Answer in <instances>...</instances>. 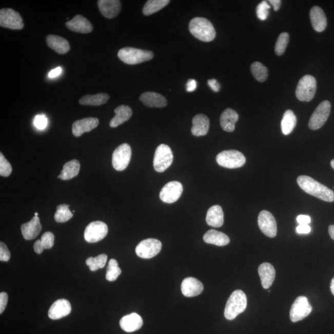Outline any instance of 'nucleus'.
Masks as SVG:
<instances>
[{
	"label": "nucleus",
	"mask_w": 334,
	"mask_h": 334,
	"mask_svg": "<svg viewBox=\"0 0 334 334\" xmlns=\"http://www.w3.org/2000/svg\"><path fill=\"white\" fill-rule=\"evenodd\" d=\"M297 183L304 191L320 200L332 203L334 201V192L327 186L319 183L311 177L301 175L298 178Z\"/></svg>",
	"instance_id": "nucleus-1"
},
{
	"label": "nucleus",
	"mask_w": 334,
	"mask_h": 334,
	"mask_svg": "<svg viewBox=\"0 0 334 334\" xmlns=\"http://www.w3.org/2000/svg\"><path fill=\"white\" fill-rule=\"evenodd\" d=\"M189 29L191 34L201 41L209 42L215 37V30L212 24L206 18H193L189 23Z\"/></svg>",
	"instance_id": "nucleus-2"
},
{
	"label": "nucleus",
	"mask_w": 334,
	"mask_h": 334,
	"mask_svg": "<svg viewBox=\"0 0 334 334\" xmlns=\"http://www.w3.org/2000/svg\"><path fill=\"white\" fill-rule=\"evenodd\" d=\"M247 306V297L242 290H235L231 293L225 306L224 316L228 320H233L242 313Z\"/></svg>",
	"instance_id": "nucleus-3"
},
{
	"label": "nucleus",
	"mask_w": 334,
	"mask_h": 334,
	"mask_svg": "<svg viewBox=\"0 0 334 334\" xmlns=\"http://www.w3.org/2000/svg\"><path fill=\"white\" fill-rule=\"evenodd\" d=\"M118 56L126 64L133 65L149 61L153 58V54L150 51L133 47H125L119 50Z\"/></svg>",
	"instance_id": "nucleus-4"
},
{
	"label": "nucleus",
	"mask_w": 334,
	"mask_h": 334,
	"mask_svg": "<svg viewBox=\"0 0 334 334\" xmlns=\"http://www.w3.org/2000/svg\"><path fill=\"white\" fill-rule=\"evenodd\" d=\"M216 161L220 166L227 168H240L246 163L245 155L235 150H224L219 153Z\"/></svg>",
	"instance_id": "nucleus-5"
},
{
	"label": "nucleus",
	"mask_w": 334,
	"mask_h": 334,
	"mask_svg": "<svg viewBox=\"0 0 334 334\" xmlns=\"http://www.w3.org/2000/svg\"><path fill=\"white\" fill-rule=\"evenodd\" d=\"M317 89V80L313 76L306 75L298 84L296 89L297 97L300 101H311L315 97Z\"/></svg>",
	"instance_id": "nucleus-6"
},
{
	"label": "nucleus",
	"mask_w": 334,
	"mask_h": 334,
	"mask_svg": "<svg viewBox=\"0 0 334 334\" xmlns=\"http://www.w3.org/2000/svg\"><path fill=\"white\" fill-rule=\"evenodd\" d=\"M173 155L170 147L161 144L156 149L153 158V167L158 172H164L172 164Z\"/></svg>",
	"instance_id": "nucleus-7"
},
{
	"label": "nucleus",
	"mask_w": 334,
	"mask_h": 334,
	"mask_svg": "<svg viewBox=\"0 0 334 334\" xmlns=\"http://www.w3.org/2000/svg\"><path fill=\"white\" fill-rule=\"evenodd\" d=\"M0 26L12 30H21L24 28L22 17L18 12L11 8H3L0 11Z\"/></svg>",
	"instance_id": "nucleus-8"
},
{
	"label": "nucleus",
	"mask_w": 334,
	"mask_h": 334,
	"mask_svg": "<svg viewBox=\"0 0 334 334\" xmlns=\"http://www.w3.org/2000/svg\"><path fill=\"white\" fill-rule=\"evenodd\" d=\"M331 104L329 101H324L318 105L312 113L309 122V127L312 130H317L323 127L329 117Z\"/></svg>",
	"instance_id": "nucleus-9"
},
{
	"label": "nucleus",
	"mask_w": 334,
	"mask_h": 334,
	"mask_svg": "<svg viewBox=\"0 0 334 334\" xmlns=\"http://www.w3.org/2000/svg\"><path fill=\"white\" fill-rule=\"evenodd\" d=\"M131 149L128 144L116 147L112 155L113 167L117 171H123L128 167L131 158Z\"/></svg>",
	"instance_id": "nucleus-10"
},
{
	"label": "nucleus",
	"mask_w": 334,
	"mask_h": 334,
	"mask_svg": "<svg viewBox=\"0 0 334 334\" xmlns=\"http://www.w3.org/2000/svg\"><path fill=\"white\" fill-rule=\"evenodd\" d=\"M312 306L310 305L308 299L304 296L297 298L291 305L290 311V318L291 321L297 323L303 320L311 313Z\"/></svg>",
	"instance_id": "nucleus-11"
},
{
	"label": "nucleus",
	"mask_w": 334,
	"mask_h": 334,
	"mask_svg": "<svg viewBox=\"0 0 334 334\" xmlns=\"http://www.w3.org/2000/svg\"><path fill=\"white\" fill-rule=\"evenodd\" d=\"M162 246V243L157 239L144 240L136 246V253L141 258H152L161 252Z\"/></svg>",
	"instance_id": "nucleus-12"
},
{
	"label": "nucleus",
	"mask_w": 334,
	"mask_h": 334,
	"mask_svg": "<svg viewBox=\"0 0 334 334\" xmlns=\"http://www.w3.org/2000/svg\"><path fill=\"white\" fill-rule=\"evenodd\" d=\"M107 224L101 221L91 222L86 228L84 239L88 243H97L103 240L108 233Z\"/></svg>",
	"instance_id": "nucleus-13"
},
{
	"label": "nucleus",
	"mask_w": 334,
	"mask_h": 334,
	"mask_svg": "<svg viewBox=\"0 0 334 334\" xmlns=\"http://www.w3.org/2000/svg\"><path fill=\"white\" fill-rule=\"evenodd\" d=\"M258 225L265 235L274 238L278 233V227L274 217L267 210H263L258 217Z\"/></svg>",
	"instance_id": "nucleus-14"
},
{
	"label": "nucleus",
	"mask_w": 334,
	"mask_h": 334,
	"mask_svg": "<svg viewBox=\"0 0 334 334\" xmlns=\"http://www.w3.org/2000/svg\"><path fill=\"white\" fill-rule=\"evenodd\" d=\"M183 186L179 182L173 181L167 183L160 192V198L164 203L171 204L179 200L183 193Z\"/></svg>",
	"instance_id": "nucleus-15"
},
{
	"label": "nucleus",
	"mask_w": 334,
	"mask_h": 334,
	"mask_svg": "<svg viewBox=\"0 0 334 334\" xmlns=\"http://www.w3.org/2000/svg\"><path fill=\"white\" fill-rule=\"evenodd\" d=\"M97 5L101 13L108 19L115 17L121 11V2L119 0H99Z\"/></svg>",
	"instance_id": "nucleus-16"
},
{
	"label": "nucleus",
	"mask_w": 334,
	"mask_h": 334,
	"mask_svg": "<svg viewBox=\"0 0 334 334\" xmlns=\"http://www.w3.org/2000/svg\"><path fill=\"white\" fill-rule=\"evenodd\" d=\"M71 305L69 301L65 299L56 300L51 306L49 311V317L53 320H60L70 314Z\"/></svg>",
	"instance_id": "nucleus-17"
},
{
	"label": "nucleus",
	"mask_w": 334,
	"mask_h": 334,
	"mask_svg": "<svg viewBox=\"0 0 334 334\" xmlns=\"http://www.w3.org/2000/svg\"><path fill=\"white\" fill-rule=\"evenodd\" d=\"M66 26L70 31L81 33V34H88L93 30V26L90 21L85 17L78 14L73 19L68 21Z\"/></svg>",
	"instance_id": "nucleus-18"
},
{
	"label": "nucleus",
	"mask_w": 334,
	"mask_h": 334,
	"mask_svg": "<svg viewBox=\"0 0 334 334\" xmlns=\"http://www.w3.org/2000/svg\"><path fill=\"white\" fill-rule=\"evenodd\" d=\"M182 292L185 297H194L203 292L204 286L197 279L188 278L183 280L181 285Z\"/></svg>",
	"instance_id": "nucleus-19"
},
{
	"label": "nucleus",
	"mask_w": 334,
	"mask_h": 334,
	"mask_svg": "<svg viewBox=\"0 0 334 334\" xmlns=\"http://www.w3.org/2000/svg\"><path fill=\"white\" fill-rule=\"evenodd\" d=\"M99 121L97 119L86 118L74 122L72 126V131L74 136L80 137L84 132H88L97 127Z\"/></svg>",
	"instance_id": "nucleus-20"
},
{
	"label": "nucleus",
	"mask_w": 334,
	"mask_h": 334,
	"mask_svg": "<svg viewBox=\"0 0 334 334\" xmlns=\"http://www.w3.org/2000/svg\"><path fill=\"white\" fill-rule=\"evenodd\" d=\"M42 228L40 219L34 216L29 222L21 225V232L25 239L32 240L40 234Z\"/></svg>",
	"instance_id": "nucleus-21"
},
{
	"label": "nucleus",
	"mask_w": 334,
	"mask_h": 334,
	"mask_svg": "<svg viewBox=\"0 0 334 334\" xmlns=\"http://www.w3.org/2000/svg\"><path fill=\"white\" fill-rule=\"evenodd\" d=\"M120 327L126 332H133L141 329L143 325L142 318L137 313L125 316L120 321Z\"/></svg>",
	"instance_id": "nucleus-22"
},
{
	"label": "nucleus",
	"mask_w": 334,
	"mask_h": 334,
	"mask_svg": "<svg viewBox=\"0 0 334 334\" xmlns=\"http://www.w3.org/2000/svg\"><path fill=\"white\" fill-rule=\"evenodd\" d=\"M258 272L262 286L264 289H269L271 287L276 278L274 267L270 263H263L259 267Z\"/></svg>",
	"instance_id": "nucleus-23"
},
{
	"label": "nucleus",
	"mask_w": 334,
	"mask_h": 334,
	"mask_svg": "<svg viewBox=\"0 0 334 334\" xmlns=\"http://www.w3.org/2000/svg\"><path fill=\"white\" fill-rule=\"evenodd\" d=\"M209 126L208 117L204 114H198L192 119V134L198 137L205 136L208 132Z\"/></svg>",
	"instance_id": "nucleus-24"
},
{
	"label": "nucleus",
	"mask_w": 334,
	"mask_h": 334,
	"mask_svg": "<svg viewBox=\"0 0 334 334\" xmlns=\"http://www.w3.org/2000/svg\"><path fill=\"white\" fill-rule=\"evenodd\" d=\"M310 19L316 31L322 32L327 27V18L324 12L320 7H314L310 11Z\"/></svg>",
	"instance_id": "nucleus-25"
},
{
	"label": "nucleus",
	"mask_w": 334,
	"mask_h": 334,
	"mask_svg": "<svg viewBox=\"0 0 334 334\" xmlns=\"http://www.w3.org/2000/svg\"><path fill=\"white\" fill-rule=\"evenodd\" d=\"M140 99L144 105L148 107L164 108L167 105V99L156 92H144L140 96Z\"/></svg>",
	"instance_id": "nucleus-26"
},
{
	"label": "nucleus",
	"mask_w": 334,
	"mask_h": 334,
	"mask_svg": "<svg viewBox=\"0 0 334 334\" xmlns=\"http://www.w3.org/2000/svg\"><path fill=\"white\" fill-rule=\"evenodd\" d=\"M239 118L237 111L231 108H227L223 111L220 118L221 127L225 131L233 132L235 129V124Z\"/></svg>",
	"instance_id": "nucleus-27"
},
{
	"label": "nucleus",
	"mask_w": 334,
	"mask_h": 334,
	"mask_svg": "<svg viewBox=\"0 0 334 334\" xmlns=\"http://www.w3.org/2000/svg\"><path fill=\"white\" fill-rule=\"evenodd\" d=\"M47 46L59 54L67 53L70 50V44L65 38L55 35H48L46 38Z\"/></svg>",
	"instance_id": "nucleus-28"
},
{
	"label": "nucleus",
	"mask_w": 334,
	"mask_h": 334,
	"mask_svg": "<svg viewBox=\"0 0 334 334\" xmlns=\"http://www.w3.org/2000/svg\"><path fill=\"white\" fill-rule=\"evenodd\" d=\"M116 115L111 120L110 126L111 128H116L123 124L131 119L132 115L131 108L128 105H120L115 109Z\"/></svg>",
	"instance_id": "nucleus-29"
},
{
	"label": "nucleus",
	"mask_w": 334,
	"mask_h": 334,
	"mask_svg": "<svg viewBox=\"0 0 334 334\" xmlns=\"http://www.w3.org/2000/svg\"><path fill=\"white\" fill-rule=\"evenodd\" d=\"M207 224L212 227L219 228L222 226L224 222V212L219 205L210 207L206 215Z\"/></svg>",
	"instance_id": "nucleus-30"
},
{
	"label": "nucleus",
	"mask_w": 334,
	"mask_h": 334,
	"mask_svg": "<svg viewBox=\"0 0 334 334\" xmlns=\"http://www.w3.org/2000/svg\"><path fill=\"white\" fill-rule=\"evenodd\" d=\"M204 242L218 246H224L230 243V239L227 234L215 230H210L204 234Z\"/></svg>",
	"instance_id": "nucleus-31"
},
{
	"label": "nucleus",
	"mask_w": 334,
	"mask_h": 334,
	"mask_svg": "<svg viewBox=\"0 0 334 334\" xmlns=\"http://www.w3.org/2000/svg\"><path fill=\"white\" fill-rule=\"evenodd\" d=\"M80 170V162L77 160L71 161L64 165L62 172L58 178L63 180H71L77 175Z\"/></svg>",
	"instance_id": "nucleus-32"
},
{
	"label": "nucleus",
	"mask_w": 334,
	"mask_h": 334,
	"mask_svg": "<svg viewBox=\"0 0 334 334\" xmlns=\"http://www.w3.org/2000/svg\"><path fill=\"white\" fill-rule=\"evenodd\" d=\"M110 97L105 93H100L95 95H87L81 98L79 103L83 105H91V106H100L104 105L109 100Z\"/></svg>",
	"instance_id": "nucleus-33"
},
{
	"label": "nucleus",
	"mask_w": 334,
	"mask_h": 334,
	"mask_svg": "<svg viewBox=\"0 0 334 334\" xmlns=\"http://www.w3.org/2000/svg\"><path fill=\"white\" fill-rule=\"evenodd\" d=\"M297 119L293 111H285L281 122V129L283 134L288 135L293 131L297 125Z\"/></svg>",
	"instance_id": "nucleus-34"
},
{
	"label": "nucleus",
	"mask_w": 334,
	"mask_h": 334,
	"mask_svg": "<svg viewBox=\"0 0 334 334\" xmlns=\"http://www.w3.org/2000/svg\"><path fill=\"white\" fill-rule=\"evenodd\" d=\"M169 3V0H149L144 6L143 13L146 16H149L161 10Z\"/></svg>",
	"instance_id": "nucleus-35"
},
{
	"label": "nucleus",
	"mask_w": 334,
	"mask_h": 334,
	"mask_svg": "<svg viewBox=\"0 0 334 334\" xmlns=\"http://www.w3.org/2000/svg\"><path fill=\"white\" fill-rule=\"evenodd\" d=\"M251 71L255 79L259 82L263 83L268 77V70L262 63L256 62L251 66Z\"/></svg>",
	"instance_id": "nucleus-36"
},
{
	"label": "nucleus",
	"mask_w": 334,
	"mask_h": 334,
	"mask_svg": "<svg viewBox=\"0 0 334 334\" xmlns=\"http://www.w3.org/2000/svg\"><path fill=\"white\" fill-rule=\"evenodd\" d=\"M69 207L70 206L66 204H60L56 207V212L54 216L56 222L64 223L73 218V213L69 209Z\"/></svg>",
	"instance_id": "nucleus-37"
},
{
	"label": "nucleus",
	"mask_w": 334,
	"mask_h": 334,
	"mask_svg": "<svg viewBox=\"0 0 334 334\" xmlns=\"http://www.w3.org/2000/svg\"><path fill=\"white\" fill-rule=\"evenodd\" d=\"M107 256L105 254L99 255L95 258L90 257L86 260V263L91 271L94 272L99 269L104 268L107 263Z\"/></svg>",
	"instance_id": "nucleus-38"
},
{
	"label": "nucleus",
	"mask_w": 334,
	"mask_h": 334,
	"mask_svg": "<svg viewBox=\"0 0 334 334\" xmlns=\"http://www.w3.org/2000/svg\"><path fill=\"white\" fill-rule=\"evenodd\" d=\"M121 273L122 270L119 267L118 262L114 260V259L110 260L109 263H108L106 273L107 281L109 282L116 281Z\"/></svg>",
	"instance_id": "nucleus-39"
},
{
	"label": "nucleus",
	"mask_w": 334,
	"mask_h": 334,
	"mask_svg": "<svg viewBox=\"0 0 334 334\" xmlns=\"http://www.w3.org/2000/svg\"><path fill=\"white\" fill-rule=\"evenodd\" d=\"M289 38H290V36L287 32H283L279 36L275 47V52L277 55L281 56L285 53L288 44Z\"/></svg>",
	"instance_id": "nucleus-40"
},
{
	"label": "nucleus",
	"mask_w": 334,
	"mask_h": 334,
	"mask_svg": "<svg viewBox=\"0 0 334 334\" xmlns=\"http://www.w3.org/2000/svg\"><path fill=\"white\" fill-rule=\"evenodd\" d=\"M12 173V167L10 162L5 158L1 152L0 153V175L8 177Z\"/></svg>",
	"instance_id": "nucleus-41"
},
{
	"label": "nucleus",
	"mask_w": 334,
	"mask_h": 334,
	"mask_svg": "<svg viewBox=\"0 0 334 334\" xmlns=\"http://www.w3.org/2000/svg\"><path fill=\"white\" fill-rule=\"evenodd\" d=\"M270 6L266 1H263L258 5L257 8V16L260 20H266L268 17Z\"/></svg>",
	"instance_id": "nucleus-42"
},
{
	"label": "nucleus",
	"mask_w": 334,
	"mask_h": 334,
	"mask_svg": "<svg viewBox=\"0 0 334 334\" xmlns=\"http://www.w3.org/2000/svg\"><path fill=\"white\" fill-rule=\"evenodd\" d=\"M41 242L45 249H50L53 247L54 242H55V236L52 232L47 231L44 233L41 237Z\"/></svg>",
	"instance_id": "nucleus-43"
},
{
	"label": "nucleus",
	"mask_w": 334,
	"mask_h": 334,
	"mask_svg": "<svg viewBox=\"0 0 334 334\" xmlns=\"http://www.w3.org/2000/svg\"><path fill=\"white\" fill-rule=\"evenodd\" d=\"M11 253L4 242L0 243V261L8 262L10 260Z\"/></svg>",
	"instance_id": "nucleus-44"
},
{
	"label": "nucleus",
	"mask_w": 334,
	"mask_h": 334,
	"mask_svg": "<svg viewBox=\"0 0 334 334\" xmlns=\"http://www.w3.org/2000/svg\"><path fill=\"white\" fill-rule=\"evenodd\" d=\"M35 127L39 129H44L48 124V120L46 116L39 115L35 116L34 121Z\"/></svg>",
	"instance_id": "nucleus-45"
},
{
	"label": "nucleus",
	"mask_w": 334,
	"mask_h": 334,
	"mask_svg": "<svg viewBox=\"0 0 334 334\" xmlns=\"http://www.w3.org/2000/svg\"><path fill=\"white\" fill-rule=\"evenodd\" d=\"M8 301V296L7 293L2 292L0 293V314L4 312L7 307Z\"/></svg>",
	"instance_id": "nucleus-46"
},
{
	"label": "nucleus",
	"mask_w": 334,
	"mask_h": 334,
	"mask_svg": "<svg viewBox=\"0 0 334 334\" xmlns=\"http://www.w3.org/2000/svg\"><path fill=\"white\" fill-rule=\"evenodd\" d=\"M311 231V228L309 225H299L296 228V231L299 234H308Z\"/></svg>",
	"instance_id": "nucleus-47"
},
{
	"label": "nucleus",
	"mask_w": 334,
	"mask_h": 334,
	"mask_svg": "<svg viewBox=\"0 0 334 334\" xmlns=\"http://www.w3.org/2000/svg\"><path fill=\"white\" fill-rule=\"evenodd\" d=\"M297 221L300 225H309L311 219L309 216L306 215H300L297 217Z\"/></svg>",
	"instance_id": "nucleus-48"
},
{
	"label": "nucleus",
	"mask_w": 334,
	"mask_h": 334,
	"mask_svg": "<svg viewBox=\"0 0 334 334\" xmlns=\"http://www.w3.org/2000/svg\"><path fill=\"white\" fill-rule=\"evenodd\" d=\"M207 84L213 92H218L221 89V85L215 79L209 80L207 81Z\"/></svg>",
	"instance_id": "nucleus-49"
},
{
	"label": "nucleus",
	"mask_w": 334,
	"mask_h": 334,
	"mask_svg": "<svg viewBox=\"0 0 334 334\" xmlns=\"http://www.w3.org/2000/svg\"><path fill=\"white\" fill-rule=\"evenodd\" d=\"M197 89V82L194 80H189L186 84V91L188 92H194Z\"/></svg>",
	"instance_id": "nucleus-50"
},
{
	"label": "nucleus",
	"mask_w": 334,
	"mask_h": 334,
	"mask_svg": "<svg viewBox=\"0 0 334 334\" xmlns=\"http://www.w3.org/2000/svg\"><path fill=\"white\" fill-rule=\"evenodd\" d=\"M34 249L36 253L41 254L42 252L44 251L45 248L41 240H38L37 242H35L34 245Z\"/></svg>",
	"instance_id": "nucleus-51"
},
{
	"label": "nucleus",
	"mask_w": 334,
	"mask_h": 334,
	"mask_svg": "<svg viewBox=\"0 0 334 334\" xmlns=\"http://www.w3.org/2000/svg\"><path fill=\"white\" fill-rule=\"evenodd\" d=\"M62 68L61 67H57L56 68L53 69V70L51 71L49 74V77L50 78H53L56 76H58L60 74L62 73Z\"/></svg>",
	"instance_id": "nucleus-52"
},
{
	"label": "nucleus",
	"mask_w": 334,
	"mask_h": 334,
	"mask_svg": "<svg viewBox=\"0 0 334 334\" xmlns=\"http://www.w3.org/2000/svg\"><path fill=\"white\" fill-rule=\"evenodd\" d=\"M269 2L270 3V4L273 6V10H274V11H278L280 8H281L282 3L281 0H270Z\"/></svg>",
	"instance_id": "nucleus-53"
},
{
	"label": "nucleus",
	"mask_w": 334,
	"mask_h": 334,
	"mask_svg": "<svg viewBox=\"0 0 334 334\" xmlns=\"http://www.w3.org/2000/svg\"><path fill=\"white\" fill-rule=\"evenodd\" d=\"M329 233L331 239L334 240V225H331L329 227Z\"/></svg>",
	"instance_id": "nucleus-54"
},
{
	"label": "nucleus",
	"mask_w": 334,
	"mask_h": 334,
	"mask_svg": "<svg viewBox=\"0 0 334 334\" xmlns=\"http://www.w3.org/2000/svg\"><path fill=\"white\" fill-rule=\"evenodd\" d=\"M330 291L334 296V278L332 279L330 283Z\"/></svg>",
	"instance_id": "nucleus-55"
},
{
	"label": "nucleus",
	"mask_w": 334,
	"mask_h": 334,
	"mask_svg": "<svg viewBox=\"0 0 334 334\" xmlns=\"http://www.w3.org/2000/svg\"><path fill=\"white\" fill-rule=\"evenodd\" d=\"M330 165L331 166H332V167L333 168V169L334 170V159H333V160L331 161Z\"/></svg>",
	"instance_id": "nucleus-56"
},
{
	"label": "nucleus",
	"mask_w": 334,
	"mask_h": 334,
	"mask_svg": "<svg viewBox=\"0 0 334 334\" xmlns=\"http://www.w3.org/2000/svg\"><path fill=\"white\" fill-rule=\"evenodd\" d=\"M38 213L37 212L35 213V216H38Z\"/></svg>",
	"instance_id": "nucleus-57"
}]
</instances>
